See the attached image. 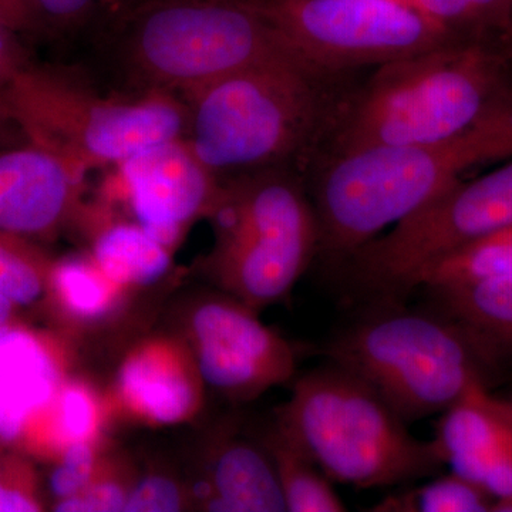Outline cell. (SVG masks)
I'll list each match as a JSON object with an SVG mask.
<instances>
[{
	"label": "cell",
	"instance_id": "f1b7e54d",
	"mask_svg": "<svg viewBox=\"0 0 512 512\" xmlns=\"http://www.w3.org/2000/svg\"><path fill=\"white\" fill-rule=\"evenodd\" d=\"M130 487L119 478H96L82 493L57 501L55 510L60 512H116L126 508Z\"/></svg>",
	"mask_w": 512,
	"mask_h": 512
},
{
	"label": "cell",
	"instance_id": "4fadbf2b",
	"mask_svg": "<svg viewBox=\"0 0 512 512\" xmlns=\"http://www.w3.org/2000/svg\"><path fill=\"white\" fill-rule=\"evenodd\" d=\"M84 173L30 141L0 150V232L28 241L55 235L76 210Z\"/></svg>",
	"mask_w": 512,
	"mask_h": 512
},
{
	"label": "cell",
	"instance_id": "30bf717a",
	"mask_svg": "<svg viewBox=\"0 0 512 512\" xmlns=\"http://www.w3.org/2000/svg\"><path fill=\"white\" fill-rule=\"evenodd\" d=\"M308 66L342 77L419 55L457 39L403 0H255Z\"/></svg>",
	"mask_w": 512,
	"mask_h": 512
},
{
	"label": "cell",
	"instance_id": "52a82bcc",
	"mask_svg": "<svg viewBox=\"0 0 512 512\" xmlns=\"http://www.w3.org/2000/svg\"><path fill=\"white\" fill-rule=\"evenodd\" d=\"M210 217L217 244L208 271L222 291L255 311L286 298L318 255L311 197L285 168L232 178Z\"/></svg>",
	"mask_w": 512,
	"mask_h": 512
},
{
	"label": "cell",
	"instance_id": "9c48e42d",
	"mask_svg": "<svg viewBox=\"0 0 512 512\" xmlns=\"http://www.w3.org/2000/svg\"><path fill=\"white\" fill-rule=\"evenodd\" d=\"M508 224H512V157L490 174L451 185L335 269L350 291L369 302H403L424 269Z\"/></svg>",
	"mask_w": 512,
	"mask_h": 512
},
{
	"label": "cell",
	"instance_id": "8992f818",
	"mask_svg": "<svg viewBox=\"0 0 512 512\" xmlns=\"http://www.w3.org/2000/svg\"><path fill=\"white\" fill-rule=\"evenodd\" d=\"M26 141L87 171L119 165L187 130L185 101L164 90L104 97L63 72L26 64L0 92Z\"/></svg>",
	"mask_w": 512,
	"mask_h": 512
},
{
	"label": "cell",
	"instance_id": "83f0119b",
	"mask_svg": "<svg viewBox=\"0 0 512 512\" xmlns=\"http://www.w3.org/2000/svg\"><path fill=\"white\" fill-rule=\"evenodd\" d=\"M185 494L173 478L151 474L134 484L128 493L126 512H174L183 510Z\"/></svg>",
	"mask_w": 512,
	"mask_h": 512
},
{
	"label": "cell",
	"instance_id": "4dcf8cb0",
	"mask_svg": "<svg viewBox=\"0 0 512 512\" xmlns=\"http://www.w3.org/2000/svg\"><path fill=\"white\" fill-rule=\"evenodd\" d=\"M40 25L69 28L90 18L103 0H32Z\"/></svg>",
	"mask_w": 512,
	"mask_h": 512
},
{
	"label": "cell",
	"instance_id": "484cf974",
	"mask_svg": "<svg viewBox=\"0 0 512 512\" xmlns=\"http://www.w3.org/2000/svg\"><path fill=\"white\" fill-rule=\"evenodd\" d=\"M460 37L501 39L512 15V0H403Z\"/></svg>",
	"mask_w": 512,
	"mask_h": 512
},
{
	"label": "cell",
	"instance_id": "7c38bea8",
	"mask_svg": "<svg viewBox=\"0 0 512 512\" xmlns=\"http://www.w3.org/2000/svg\"><path fill=\"white\" fill-rule=\"evenodd\" d=\"M119 167L137 224L168 249L192 220L210 215L220 197V180L184 137L147 148Z\"/></svg>",
	"mask_w": 512,
	"mask_h": 512
},
{
	"label": "cell",
	"instance_id": "f546056e",
	"mask_svg": "<svg viewBox=\"0 0 512 512\" xmlns=\"http://www.w3.org/2000/svg\"><path fill=\"white\" fill-rule=\"evenodd\" d=\"M42 510L30 473L19 461L0 458V512Z\"/></svg>",
	"mask_w": 512,
	"mask_h": 512
},
{
	"label": "cell",
	"instance_id": "d590c367",
	"mask_svg": "<svg viewBox=\"0 0 512 512\" xmlns=\"http://www.w3.org/2000/svg\"><path fill=\"white\" fill-rule=\"evenodd\" d=\"M501 42L504 43L505 49L508 50V53H510L512 57V15L510 22H508L507 29H505L503 36H501Z\"/></svg>",
	"mask_w": 512,
	"mask_h": 512
},
{
	"label": "cell",
	"instance_id": "e0dca14e",
	"mask_svg": "<svg viewBox=\"0 0 512 512\" xmlns=\"http://www.w3.org/2000/svg\"><path fill=\"white\" fill-rule=\"evenodd\" d=\"M59 360L39 336L10 328L0 335V440H22L29 424L55 399Z\"/></svg>",
	"mask_w": 512,
	"mask_h": 512
},
{
	"label": "cell",
	"instance_id": "2e32d148",
	"mask_svg": "<svg viewBox=\"0 0 512 512\" xmlns=\"http://www.w3.org/2000/svg\"><path fill=\"white\" fill-rule=\"evenodd\" d=\"M204 510L286 511L284 493L264 444L222 434L207 456L204 481L197 488Z\"/></svg>",
	"mask_w": 512,
	"mask_h": 512
},
{
	"label": "cell",
	"instance_id": "44dd1931",
	"mask_svg": "<svg viewBox=\"0 0 512 512\" xmlns=\"http://www.w3.org/2000/svg\"><path fill=\"white\" fill-rule=\"evenodd\" d=\"M512 276V224L474 239L421 272L419 288H457Z\"/></svg>",
	"mask_w": 512,
	"mask_h": 512
},
{
	"label": "cell",
	"instance_id": "8fae6325",
	"mask_svg": "<svg viewBox=\"0 0 512 512\" xmlns=\"http://www.w3.org/2000/svg\"><path fill=\"white\" fill-rule=\"evenodd\" d=\"M234 296L195 303L188 316L190 353L202 383L235 402H248L291 380L298 350Z\"/></svg>",
	"mask_w": 512,
	"mask_h": 512
},
{
	"label": "cell",
	"instance_id": "d4e9b609",
	"mask_svg": "<svg viewBox=\"0 0 512 512\" xmlns=\"http://www.w3.org/2000/svg\"><path fill=\"white\" fill-rule=\"evenodd\" d=\"M52 264L28 239L0 232V293L18 308L49 293Z\"/></svg>",
	"mask_w": 512,
	"mask_h": 512
},
{
	"label": "cell",
	"instance_id": "1f68e13d",
	"mask_svg": "<svg viewBox=\"0 0 512 512\" xmlns=\"http://www.w3.org/2000/svg\"><path fill=\"white\" fill-rule=\"evenodd\" d=\"M16 35L18 33L0 22V92L28 64Z\"/></svg>",
	"mask_w": 512,
	"mask_h": 512
},
{
	"label": "cell",
	"instance_id": "603a6c76",
	"mask_svg": "<svg viewBox=\"0 0 512 512\" xmlns=\"http://www.w3.org/2000/svg\"><path fill=\"white\" fill-rule=\"evenodd\" d=\"M124 289L110 281L94 261L66 258L50 268L49 295L70 318L99 322L116 311Z\"/></svg>",
	"mask_w": 512,
	"mask_h": 512
},
{
	"label": "cell",
	"instance_id": "4316f807",
	"mask_svg": "<svg viewBox=\"0 0 512 512\" xmlns=\"http://www.w3.org/2000/svg\"><path fill=\"white\" fill-rule=\"evenodd\" d=\"M59 457V466L50 476V490L57 501L82 493L99 474L96 443L70 444Z\"/></svg>",
	"mask_w": 512,
	"mask_h": 512
},
{
	"label": "cell",
	"instance_id": "e575fe53",
	"mask_svg": "<svg viewBox=\"0 0 512 512\" xmlns=\"http://www.w3.org/2000/svg\"><path fill=\"white\" fill-rule=\"evenodd\" d=\"M16 309L18 306L0 293V335L15 326L13 320H15Z\"/></svg>",
	"mask_w": 512,
	"mask_h": 512
},
{
	"label": "cell",
	"instance_id": "836d02e7",
	"mask_svg": "<svg viewBox=\"0 0 512 512\" xmlns=\"http://www.w3.org/2000/svg\"><path fill=\"white\" fill-rule=\"evenodd\" d=\"M25 141V134L0 101V150L18 146V144L25 143Z\"/></svg>",
	"mask_w": 512,
	"mask_h": 512
},
{
	"label": "cell",
	"instance_id": "ac0fdd59",
	"mask_svg": "<svg viewBox=\"0 0 512 512\" xmlns=\"http://www.w3.org/2000/svg\"><path fill=\"white\" fill-rule=\"evenodd\" d=\"M429 292L437 311L461 323L495 359L512 357V276Z\"/></svg>",
	"mask_w": 512,
	"mask_h": 512
},
{
	"label": "cell",
	"instance_id": "d6a6232c",
	"mask_svg": "<svg viewBox=\"0 0 512 512\" xmlns=\"http://www.w3.org/2000/svg\"><path fill=\"white\" fill-rule=\"evenodd\" d=\"M0 22L15 33L29 32L40 26L32 0H0Z\"/></svg>",
	"mask_w": 512,
	"mask_h": 512
},
{
	"label": "cell",
	"instance_id": "7a4b0ae2",
	"mask_svg": "<svg viewBox=\"0 0 512 512\" xmlns=\"http://www.w3.org/2000/svg\"><path fill=\"white\" fill-rule=\"evenodd\" d=\"M512 157V103L437 143L376 146L315 158L311 200L318 255L336 268L389 225L463 180L488 161Z\"/></svg>",
	"mask_w": 512,
	"mask_h": 512
},
{
	"label": "cell",
	"instance_id": "d6986e66",
	"mask_svg": "<svg viewBox=\"0 0 512 512\" xmlns=\"http://www.w3.org/2000/svg\"><path fill=\"white\" fill-rule=\"evenodd\" d=\"M93 261L119 288L157 284L171 266L170 249L138 224H114L100 232Z\"/></svg>",
	"mask_w": 512,
	"mask_h": 512
},
{
	"label": "cell",
	"instance_id": "277c9868",
	"mask_svg": "<svg viewBox=\"0 0 512 512\" xmlns=\"http://www.w3.org/2000/svg\"><path fill=\"white\" fill-rule=\"evenodd\" d=\"M330 363L375 390L407 424L488 386L497 359L443 312L375 302L323 346Z\"/></svg>",
	"mask_w": 512,
	"mask_h": 512
},
{
	"label": "cell",
	"instance_id": "3957f363",
	"mask_svg": "<svg viewBox=\"0 0 512 512\" xmlns=\"http://www.w3.org/2000/svg\"><path fill=\"white\" fill-rule=\"evenodd\" d=\"M339 83L298 57L252 64L183 94L184 138L218 180L315 158L348 93Z\"/></svg>",
	"mask_w": 512,
	"mask_h": 512
},
{
	"label": "cell",
	"instance_id": "cb8c5ba5",
	"mask_svg": "<svg viewBox=\"0 0 512 512\" xmlns=\"http://www.w3.org/2000/svg\"><path fill=\"white\" fill-rule=\"evenodd\" d=\"M494 503L483 487L451 471L423 487L387 497L373 511L487 512Z\"/></svg>",
	"mask_w": 512,
	"mask_h": 512
},
{
	"label": "cell",
	"instance_id": "5b68a950",
	"mask_svg": "<svg viewBox=\"0 0 512 512\" xmlns=\"http://www.w3.org/2000/svg\"><path fill=\"white\" fill-rule=\"evenodd\" d=\"M278 424L335 483L383 488L446 466L436 441L414 437L382 397L342 367H319L293 386Z\"/></svg>",
	"mask_w": 512,
	"mask_h": 512
},
{
	"label": "cell",
	"instance_id": "7402d4cb",
	"mask_svg": "<svg viewBox=\"0 0 512 512\" xmlns=\"http://www.w3.org/2000/svg\"><path fill=\"white\" fill-rule=\"evenodd\" d=\"M284 493L286 511L343 512L348 510L322 470L276 423L264 444Z\"/></svg>",
	"mask_w": 512,
	"mask_h": 512
},
{
	"label": "cell",
	"instance_id": "6da1fadb",
	"mask_svg": "<svg viewBox=\"0 0 512 512\" xmlns=\"http://www.w3.org/2000/svg\"><path fill=\"white\" fill-rule=\"evenodd\" d=\"M511 103L512 57L501 39L453 40L376 67L340 101L318 156L450 140Z\"/></svg>",
	"mask_w": 512,
	"mask_h": 512
},
{
	"label": "cell",
	"instance_id": "ffe728a7",
	"mask_svg": "<svg viewBox=\"0 0 512 512\" xmlns=\"http://www.w3.org/2000/svg\"><path fill=\"white\" fill-rule=\"evenodd\" d=\"M101 421V402L92 387L82 382H62L55 399L29 424L22 439L59 456L70 444L96 443Z\"/></svg>",
	"mask_w": 512,
	"mask_h": 512
},
{
	"label": "cell",
	"instance_id": "9a60e30c",
	"mask_svg": "<svg viewBox=\"0 0 512 512\" xmlns=\"http://www.w3.org/2000/svg\"><path fill=\"white\" fill-rule=\"evenodd\" d=\"M433 440L451 471L484 487L512 470V402L473 387L443 412Z\"/></svg>",
	"mask_w": 512,
	"mask_h": 512
},
{
	"label": "cell",
	"instance_id": "5bb4252c",
	"mask_svg": "<svg viewBox=\"0 0 512 512\" xmlns=\"http://www.w3.org/2000/svg\"><path fill=\"white\" fill-rule=\"evenodd\" d=\"M116 386L121 404L137 419L173 426L200 410L204 383L184 346L157 339L128 353Z\"/></svg>",
	"mask_w": 512,
	"mask_h": 512
},
{
	"label": "cell",
	"instance_id": "ba28073f",
	"mask_svg": "<svg viewBox=\"0 0 512 512\" xmlns=\"http://www.w3.org/2000/svg\"><path fill=\"white\" fill-rule=\"evenodd\" d=\"M123 52L144 89L183 94L252 64L298 57L255 0H150L128 20Z\"/></svg>",
	"mask_w": 512,
	"mask_h": 512
}]
</instances>
